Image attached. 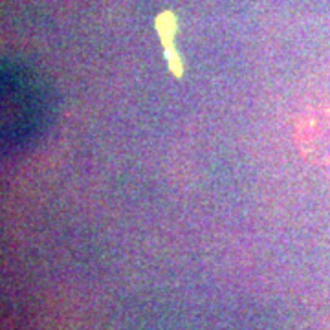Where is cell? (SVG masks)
Returning <instances> with one entry per match:
<instances>
[{
  "instance_id": "obj_1",
  "label": "cell",
  "mask_w": 330,
  "mask_h": 330,
  "mask_svg": "<svg viewBox=\"0 0 330 330\" xmlns=\"http://www.w3.org/2000/svg\"><path fill=\"white\" fill-rule=\"evenodd\" d=\"M2 94V149L24 151L35 145L55 116L51 84L24 66L4 64L0 79Z\"/></svg>"
}]
</instances>
